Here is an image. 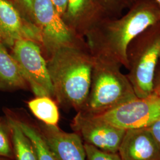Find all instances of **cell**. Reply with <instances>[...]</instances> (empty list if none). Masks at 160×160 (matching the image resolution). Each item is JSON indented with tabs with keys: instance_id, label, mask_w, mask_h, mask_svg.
I'll use <instances>...</instances> for the list:
<instances>
[{
	"instance_id": "2",
	"label": "cell",
	"mask_w": 160,
	"mask_h": 160,
	"mask_svg": "<svg viewBox=\"0 0 160 160\" xmlns=\"http://www.w3.org/2000/svg\"><path fill=\"white\" fill-rule=\"evenodd\" d=\"M93 65L88 45L62 46L52 53L47 66L59 104L78 112L82 109L90 91Z\"/></svg>"
},
{
	"instance_id": "9",
	"label": "cell",
	"mask_w": 160,
	"mask_h": 160,
	"mask_svg": "<svg viewBox=\"0 0 160 160\" xmlns=\"http://www.w3.org/2000/svg\"><path fill=\"white\" fill-rule=\"evenodd\" d=\"M0 34L3 44L11 48L20 39L32 40L42 45L38 28L24 17L10 0H0Z\"/></svg>"
},
{
	"instance_id": "11",
	"label": "cell",
	"mask_w": 160,
	"mask_h": 160,
	"mask_svg": "<svg viewBox=\"0 0 160 160\" xmlns=\"http://www.w3.org/2000/svg\"><path fill=\"white\" fill-rule=\"evenodd\" d=\"M118 154L122 160H160V146L147 128L126 130Z\"/></svg>"
},
{
	"instance_id": "1",
	"label": "cell",
	"mask_w": 160,
	"mask_h": 160,
	"mask_svg": "<svg viewBox=\"0 0 160 160\" xmlns=\"http://www.w3.org/2000/svg\"><path fill=\"white\" fill-rule=\"evenodd\" d=\"M160 21V8L155 0H137L124 15L106 18L86 35L92 53L113 59L128 69V48L138 34Z\"/></svg>"
},
{
	"instance_id": "7",
	"label": "cell",
	"mask_w": 160,
	"mask_h": 160,
	"mask_svg": "<svg viewBox=\"0 0 160 160\" xmlns=\"http://www.w3.org/2000/svg\"><path fill=\"white\" fill-rule=\"evenodd\" d=\"M33 12L42 45L50 55L61 47L74 44L72 30L58 14L51 0H34Z\"/></svg>"
},
{
	"instance_id": "12",
	"label": "cell",
	"mask_w": 160,
	"mask_h": 160,
	"mask_svg": "<svg viewBox=\"0 0 160 160\" xmlns=\"http://www.w3.org/2000/svg\"><path fill=\"white\" fill-rule=\"evenodd\" d=\"M106 18L96 0H69L63 17L64 22L72 30L75 29L85 34Z\"/></svg>"
},
{
	"instance_id": "26",
	"label": "cell",
	"mask_w": 160,
	"mask_h": 160,
	"mask_svg": "<svg viewBox=\"0 0 160 160\" xmlns=\"http://www.w3.org/2000/svg\"><path fill=\"white\" fill-rule=\"evenodd\" d=\"M8 158H7L5 157H0V160H8Z\"/></svg>"
},
{
	"instance_id": "28",
	"label": "cell",
	"mask_w": 160,
	"mask_h": 160,
	"mask_svg": "<svg viewBox=\"0 0 160 160\" xmlns=\"http://www.w3.org/2000/svg\"><path fill=\"white\" fill-rule=\"evenodd\" d=\"M10 1H12L13 3H14L15 4V2H14V0H10Z\"/></svg>"
},
{
	"instance_id": "19",
	"label": "cell",
	"mask_w": 160,
	"mask_h": 160,
	"mask_svg": "<svg viewBox=\"0 0 160 160\" xmlns=\"http://www.w3.org/2000/svg\"><path fill=\"white\" fill-rule=\"evenodd\" d=\"M87 160H122L118 152L102 151L88 143H84Z\"/></svg>"
},
{
	"instance_id": "25",
	"label": "cell",
	"mask_w": 160,
	"mask_h": 160,
	"mask_svg": "<svg viewBox=\"0 0 160 160\" xmlns=\"http://www.w3.org/2000/svg\"><path fill=\"white\" fill-rule=\"evenodd\" d=\"M155 1L156 2V3L158 4V6H159L160 8V0H155Z\"/></svg>"
},
{
	"instance_id": "21",
	"label": "cell",
	"mask_w": 160,
	"mask_h": 160,
	"mask_svg": "<svg viewBox=\"0 0 160 160\" xmlns=\"http://www.w3.org/2000/svg\"><path fill=\"white\" fill-rule=\"evenodd\" d=\"M58 14L63 18L68 6L69 0H51Z\"/></svg>"
},
{
	"instance_id": "6",
	"label": "cell",
	"mask_w": 160,
	"mask_h": 160,
	"mask_svg": "<svg viewBox=\"0 0 160 160\" xmlns=\"http://www.w3.org/2000/svg\"><path fill=\"white\" fill-rule=\"evenodd\" d=\"M124 130L148 128L160 119V96L135 98L104 112L92 114Z\"/></svg>"
},
{
	"instance_id": "24",
	"label": "cell",
	"mask_w": 160,
	"mask_h": 160,
	"mask_svg": "<svg viewBox=\"0 0 160 160\" xmlns=\"http://www.w3.org/2000/svg\"><path fill=\"white\" fill-rule=\"evenodd\" d=\"M154 94L158 96H160V82L155 84Z\"/></svg>"
},
{
	"instance_id": "15",
	"label": "cell",
	"mask_w": 160,
	"mask_h": 160,
	"mask_svg": "<svg viewBox=\"0 0 160 160\" xmlns=\"http://www.w3.org/2000/svg\"><path fill=\"white\" fill-rule=\"evenodd\" d=\"M28 105L34 116L43 123L49 126H58L59 112L57 104L52 98L36 97L28 102Z\"/></svg>"
},
{
	"instance_id": "17",
	"label": "cell",
	"mask_w": 160,
	"mask_h": 160,
	"mask_svg": "<svg viewBox=\"0 0 160 160\" xmlns=\"http://www.w3.org/2000/svg\"><path fill=\"white\" fill-rule=\"evenodd\" d=\"M106 18H116L122 16L137 0H96Z\"/></svg>"
},
{
	"instance_id": "27",
	"label": "cell",
	"mask_w": 160,
	"mask_h": 160,
	"mask_svg": "<svg viewBox=\"0 0 160 160\" xmlns=\"http://www.w3.org/2000/svg\"><path fill=\"white\" fill-rule=\"evenodd\" d=\"M0 42L2 43V37H1V35L0 34Z\"/></svg>"
},
{
	"instance_id": "4",
	"label": "cell",
	"mask_w": 160,
	"mask_h": 160,
	"mask_svg": "<svg viewBox=\"0 0 160 160\" xmlns=\"http://www.w3.org/2000/svg\"><path fill=\"white\" fill-rule=\"evenodd\" d=\"M160 55V21L138 34L128 48L126 75L137 98L154 94L155 71Z\"/></svg>"
},
{
	"instance_id": "16",
	"label": "cell",
	"mask_w": 160,
	"mask_h": 160,
	"mask_svg": "<svg viewBox=\"0 0 160 160\" xmlns=\"http://www.w3.org/2000/svg\"><path fill=\"white\" fill-rule=\"evenodd\" d=\"M33 147L38 160H55V157L39 130L17 117L12 110L7 109Z\"/></svg>"
},
{
	"instance_id": "14",
	"label": "cell",
	"mask_w": 160,
	"mask_h": 160,
	"mask_svg": "<svg viewBox=\"0 0 160 160\" xmlns=\"http://www.w3.org/2000/svg\"><path fill=\"white\" fill-rule=\"evenodd\" d=\"M5 114L10 129L14 154L16 160H38L34 148L29 138L24 134L7 109Z\"/></svg>"
},
{
	"instance_id": "18",
	"label": "cell",
	"mask_w": 160,
	"mask_h": 160,
	"mask_svg": "<svg viewBox=\"0 0 160 160\" xmlns=\"http://www.w3.org/2000/svg\"><path fill=\"white\" fill-rule=\"evenodd\" d=\"M0 157L14 158L10 129L5 117L0 118Z\"/></svg>"
},
{
	"instance_id": "5",
	"label": "cell",
	"mask_w": 160,
	"mask_h": 160,
	"mask_svg": "<svg viewBox=\"0 0 160 160\" xmlns=\"http://www.w3.org/2000/svg\"><path fill=\"white\" fill-rule=\"evenodd\" d=\"M12 48V55L34 96L53 98L51 80L39 44L32 40L20 39L16 40Z\"/></svg>"
},
{
	"instance_id": "10",
	"label": "cell",
	"mask_w": 160,
	"mask_h": 160,
	"mask_svg": "<svg viewBox=\"0 0 160 160\" xmlns=\"http://www.w3.org/2000/svg\"><path fill=\"white\" fill-rule=\"evenodd\" d=\"M40 131L55 160H87L86 151L80 135L62 131L58 126L40 125Z\"/></svg>"
},
{
	"instance_id": "8",
	"label": "cell",
	"mask_w": 160,
	"mask_h": 160,
	"mask_svg": "<svg viewBox=\"0 0 160 160\" xmlns=\"http://www.w3.org/2000/svg\"><path fill=\"white\" fill-rule=\"evenodd\" d=\"M72 127L85 143L102 151L118 152L126 131L113 126L97 116L78 112Z\"/></svg>"
},
{
	"instance_id": "23",
	"label": "cell",
	"mask_w": 160,
	"mask_h": 160,
	"mask_svg": "<svg viewBox=\"0 0 160 160\" xmlns=\"http://www.w3.org/2000/svg\"><path fill=\"white\" fill-rule=\"evenodd\" d=\"M160 82V55L155 69L154 74V85Z\"/></svg>"
},
{
	"instance_id": "3",
	"label": "cell",
	"mask_w": 160,
	"mask_h": 160,
	"mask_svg": "<svg viewBox=\"0 0 160 160\" xmlns=\"http://www.w3.org/2000/svg\"><path fill=\"white\" fill-rule=\"evenodd\" d=\"M92 55L94 65L90 91L81 112L100 114L137 98L127 75L120 71V63L103 55Z\"/></svg>"
},
{
	"instance_id": "22",
	"label": "cell",
	"mask_w": 160,
	"mask_h": 160,
	"mask_svg": "<svg viewBox=\"0 0 160 160\" xmlns=\"http://www.w3.org/2000/svg\"><path fill=\"white\" fill-rule=\"evenodd\" d=\"M160 146V119L147 128Z\"/></svg>"
},
{
	"instance_id": "20",
	"label": "cell",
	"mask_w": 160,
	"mask_h": 160,
	"mask_svg": "<svg viewBox=\"0 0 160 160\" xmlns=\"http://www.w3.org/2000/svg\"><path fill=\"white\" fill-rule=\"evenodd\" d=\"M34 0H14L15 4L22 13L24 17L31 23H34L33 12V5ZM36 25V24H35Z\"/></svg>"
},
{
	"instance_id": "13",
	"label": "cell",
	"mask_w": 160,
	"mask_h": 160,
	"mask_svg": "<svg viewBox=\"0 0 160 160\" xmlns=\"http://www.w3.org/2000/svg\"><path fill=\"white\" fill-rule=\"evenodd\" d=\"M28 87L16 61L0 42V90L13 91Z\"/></svg>"
}]
</instances>
